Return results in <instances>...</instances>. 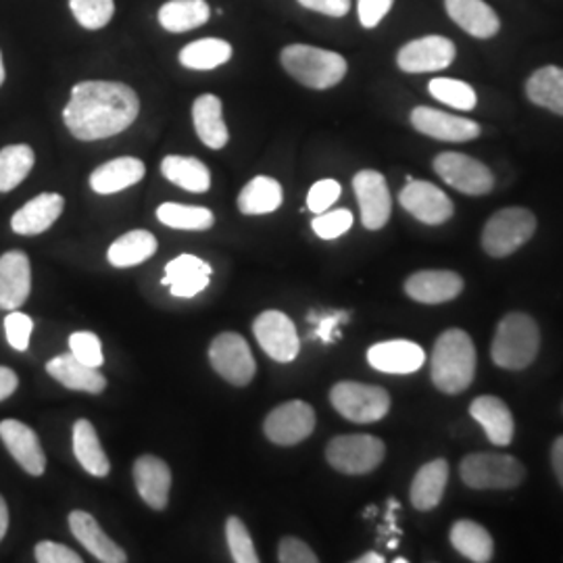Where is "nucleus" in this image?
I'll return each instance as SVG.
<instances>
[{
    "label": "nucleus",
    "instance_id": "bf43d9fd",
    "mask_svg": "<svg viewBox=\"0 0 563 563\" xmlns=\"http://www.w3.org/2000/svg\"><path fill=\"white\" fill-rule=\"evenodd\" d=\"M4 76H7L4 74V60H2V53H0V86L4 84Z\"/></svg>",
    "mask_w": 563,
    "mask_h": 563
},
{
    "label": "nucleus",
    "instance_id": "c756f323",
    "mask_svg": "<svg viewBox=\"0 0 563 563\" xmlns=\"http://www.w3.org/2000/svg\"><path fill=\"white\" fill-rule=\"evenodd\" d=\"M446 483H449V463L444 460L426 463L411 483V493H409L411 504L420 511L434 509L443 499Z\"/></svg>",
    "mask_w": 563,
    "mask_h": 563
},
{
    "label": "nucleus",
    "instance_id": "7c9ffc66",
    "mask_svg": "<svg viewBox=\"0 0 563 563\" xmlns=\"http://www.w3.org/2000/svg\"><path fill=\"white\" fill-rule=\"evenodd\" d=\"M211 18V7L207 0H167L157 13L163 30L172 34L190 32L205 25Z\"/></svg>",
    "mask_w": 563,
    "mask_h": 563
},
{
    "label": "nucleus",
    "instance_id": "ea45409f",
    "mask_svg": "<svg viewBox=\"0 0 563 563\" xmlns=\"http://www.w3.org/2000/svg\"><path fill=\"white\" fill-rule=\"evenodd\" d=\"M157 220L165 223L167 228L195 230V232L209 230L216 222L213 213L207 207H192V205H180V202H163V205H159Z\"/></svg>",
    "mask_w": 563,
    "mask_h": 563
},
{
    "label": "nucleus",
    "instance_id": "473e14b6",
    "mask_svg": "<svg viewBox=\"0 0 563 563\" xmlns=\"http://www.w3.org/2000/svg\"><path fill=\"white\" fill-rule=\"evenodd\" d=\"M74 453L88 474L104 478L111 472V463L99 441L97 428L88 420L74 423Z\"/></svg>",
    "mask_w": 563,
    "mask_h": 563
},
{
    "label": "nucleus",
    "instance_id": "9d476101",
    "mask_svg": "<svg viewBox=\"0 0 563 563\" xmlns=\"http://www.w3.org/2000/svg\"><path fill=\"white\" fill-rule=\"evenodd\" d=\"M209 362L225 383L246 386L255 378L257 365L246 341L236 332H223L209 346Z\"/></svg>",
    "mask_w": 563,
    "mask_h": 563
},
{
    "label": "nucleus",
    "instance_id": "4c0bfd02",
    "mask_svg": "<svg viewBox=\"0 0 563 563\" xmlns=\"http://www.w3.org/2000/svg\"><path fill=\"white\" fill-rule=\"evenodd\" d=\"M178 59L186 69L211 71L232 59V44L222 38H201L186 44Z\"/></svg>",
    "mask_w": 563,
    "mask_h": 563
},
{
    "label": "nucleus",
    "instance_id": "dca6fc26",
    "mask_svg": "<svg viewBox=\"0 0 563 563\" xmlns=\"http://www.w3.org/2000/svg\"><path fill=\"white\" fill-rule=\"evenodd\" d=\"M411 125L434 141L470 142L481 136V125L467 118H457L432 107H416L411 111Z\"/></svg>",
    "mask_w": 563,
    "mask_h": 563
},
{
    "label": "nucleus",
    "instance_id": "13d9d810",
    "mask_svg": "<svg viewBox=\"0 0 563 563\" xmlns=\"http://www.w3.org/2000/svg\"><path fill=\"white\" fill-rule=\"evenodd\" d=\"M357 563H384V558L383 555H378V553H367V555L360 558Z\"/></svg>",
    "mask_w": 563,
    "mask_h": 563
},
{
    "label": "nucleus",
    "instance_id": "9b49d317",
    "mask_svg": "<svg viewBox=\"0 0 563 563\" xmlns=\"http://www.w3.org/2000/svg\"><path fill=\"white\" fill-rule=\"evenodd\" d=\"M316 430V411L309 402L288 401L276 407L263 422L265 437L274 444L292 446L311 437Z\"/></svg>",
    "mask_w": 563,
    "mask_h": 563
},
{
    "label": "nucleus",
    "instance_id": "49530a36",
    "mask_svg": "<svg viewBox=\"0 0 563 563\" xmlns=\"http://www.w3.org/2000/svg\"><path fill=\"white\" fill-rule=\"evenodd\" d=\"M4 332H7V341L15 349V351H27L30 339L34 332V322L30 316L21 313L18 309H13L7 318H4Z\"/></svg>",
    "mask_w": 563,
    "mask_h": 563
},
{
    "label": "nucleus",
    "instance_id": "4be33fe9",
    "mask_svg": "<svg viewBox=\"0 0 563 563\" xmlns=\"http://www.w3.org/2000/svg\"><path fill=\"white\" fill-rule=\"evenodd\" d=\"M444 9L449 18L474 38L486 41L497 36L501 30L499 15L484 0H444Z\"/></svg>",
    "mask_w": 563,
    "mask_h": 563
},
{
    "label": "nucleus",
    "instance_id": "09e8293b",
    "mask_svg": "<svg viewBox=\"0 0 563 563\" xmlns=\"http://www.w3.org/2000/svg\"><path fill=\"white\" fill-rule=\"evenodd\" d=\"M278 560L282 563H318V555L313 553V549L307 543H302L301 539L295 537H286L282 539L278 547Z\"/></svg>",
    "mask_w": 563,
    "mask_h": 563
},
{
    "label": "nucleus",
    "instance_id": "0eeeda50",
    "mask_svg": "<svg viewBox=\"0 0 563 563\" xmlns=\"http://www.w3.org/2000/svg\"><path fill=\"white\" fill-rule=\"evenodd\" d=\"M384 453L383 441L372 434H342L328 444L325 460L342 474L362 476L384 462Z\"/></svg>",
    "mask_w": 563,
    "mask_h": 563
},
{
    "label": "nucleus",
    "instance_id": "f257e3e1",
    "mask_svg": "<svg viewBox=\"0 0 563 563\" xmlns=\"http://www.w3.org/2000/svg\"><path fill=\"white\" fill-rule=\"evenodd\" d=\"M141 113L139 95L121 81L88 80L71 88L63 121L74 139L102 141L128 130Z\"/></svg>",
    "mask_w": 563,
    "mask_h": 563
},
{
    "label": "nucleus",
    "instance_id": "72a5a7b5",
    "mask_svg": "<svg viewBox=\"0 0 563 563\" xmlns=\"http://www.w3.org/2000/svg\"><path fill=\"white\" fill-rule=\"evenodd\" d=\"M451 544L465 560L474 563H488L495 553V543L488 530L478 522L460 520L451 528Z\"/></svg>",
    "mask_w": 563,
    "mask_h": 563
},
{
    "label": "nucleus",
    "instance_id": "4d7b16f0",
    "mask_svg": "<svg viewBox=\"0 0 563 563\" xmlns=\"http://www.w3.org/2000/svg\"><path fill=\"white\" fill-rule=\"evenodd\" d=\"M7 530H9V507H7L2 495H0V541L4 539Z\"/></svg>",
    "mask_w": 563,
    "mask_h": 563
},
{
    "label": "nucleus",
    "instance_id": "412c9836",
    "mask_svg": "<svg viewBox=\"0 0 563 563\" xmlns=\"http://www.w3.org/2000/svg\"><path fill=\"white\" fill-rule=\"evenodd\" d=\"M367 362L383 374H413L426 362V353L416 342H378L367 351Z\"/></svg>",
    "mask_w": 563,
    "mask_h": 563
},
{
    "label": "nucleus",
    "instance_id": "864d4df0",
    "mask_svg": "<svg viewBox=\"0 0 563 563\" xmlns=\"http://www.w3.org/2000/svg\"><path fill=\"white\" fill-rule=\"evenodd\" d=\"M346 320V313H332V316H325L322 320H318V330H316V336L322 339L323 342L334 341V330L336 325Z\"/></svg>",
    "mask_w": 563,
    "mask_h": 563
},
{
    "label": "nucleus",
    "instance_id": "e433bc0d",
    "mask_svg": "<svg viewBox=\"0 0 563 563\" xmlns=\"http://www.w3.org/2000/svg\"><path fill=\"white\" fill-rule=\"evenodd\" d=\"M157 253V239L146 230H132L109 246L107 260L113 267H134Z\"/></svg>",
    "mask_w": 563,
    "mask_h": 563
},
{
    "label": "nucleus",
    "instance_id": "a878e982",
    "mask_svg": "<svg viewBox=\"0 0 563 563\" xmlns=\"http://www.w3.org/2000/svg\"><path fill=\"white\" fill-rule=\"evenodd\" d=\"M46 372H48V376H53L57 383L63 384L69 390L101 395L107 386V380L99 372V367L81 363L74 353L51 360L46 363Z\"/></svg>",
    "mask_w": 563,
    "mask_h": 563
},
{
    "label": "nucleus",
    "instance_id": "39448f33",
    "mask_svg": "<svg viewBox=\"0 0 563 563\" xmlns=\"http://www.w3.org/2000/svg\"><path fill=\"white\" fill-rule=\"evenodd\" d=\"M537 232V218L522 207L497 211L483 232V249L490 257H507L530 241Z\"/></svg>",
    "mask_w": 563,
    "mask_h": 563
},
{
    "label": "nucleus",
    "instance_id": "423d86ee",
    "mask_svg": "<svg viewBox=\"0 0 563 563\" xmlns=\"http://www.w3.org/2000/svg\"><path fill=\"white\" fill-rule=\"evenodd\" d=\"M463 483L470 488H516L523 483L526 470L511 455L501 453H472L460 465Z\"/></svg>",
    "mask_w": 563,
    "mask_h": 563
},
{
    "label": "nucleus",
    "instance_id": "6ab92c4d",
    "mask_svg": "<svg viewBox=\"0 0 563 563\" xmlns=\"http://www.w3.org/2000/svg\"><path fill=\"white\" fill-rule=\"evenodd\" d=\"M32 290V267L25 253L9 251L0 257V309L13 311L27 301Z\"/></svg>",
    "mask_w": 563,
    "mask_h": 563
},
{
    "label": "nucleus",
    "instance_id": "6e6552de",
    "mask_svg": "<svg viewBox=\"0 0 563 563\" xmlns=\"http://www.w3.org/2000/svg\"><path fill=\"white\" fill-rule=\"evenodd\" d=\"M330 402L342 418L355 423L378 422L390 409V397L384 388L362 383L334 384Z\"/></svg>",
    "mask_w": 563,
    "mask_h": 563
},
{
    "label": "nucleus",
    "instance_id": "a19ab883",
    "mask_svg": "<svg viewBox=\"0 0 563 563\" xmlns=\"http://www.w3.org/2000/svg\"><path fill=\"white\" fill-rule=\"evenodd\" d=\"M428 92L437 101L460 111H472L478 102L476 90L467 81L453 80V78H434L428 84Z\"/></svg>",
    "mask_w": 563,
    "mask_h": 563
},
{
    "label": "nucleus",
    "instance_id": "f8f14e48",
    "mask_svg": "<svg viewBox=\"0 0 563 563\" xmlns=\"http://www.w3.org/2000/svg\"><path fill=\"white\" fill-rule=\"evenodd\" d=\"M255 339L260 342L263 351L280 363H290L297 360L301 341L297 334L295 323L290 322L288 316L282 311L269 309L263 311L262 316L253 323Z\"/></svg>",
    "mask_w": 563,
    "mask_h": 563
},
{
    "label": "nucleus",
    "instance_id": "2eb2a0df",
    "mask_svg": "<svg viewBox=\"0 0 563 563\" xmlns=\"http://www.w3.org/2000/svg\"><path fill=\"white\" fill-rule=\"evenodd\" d=\"M355 197L362 209V222L367 230H380L390 220L393 199L380 172L363 169L353 178Z\"/></svg>",
    "mask_w": 563,
    "mask_h": 563
},
{
    "label": "nucleus",
    "instance_id": "f704fd0d",
    "mask_svg": "<svg viewBox=\"0 0 563 563\" xmlns=\"http://www.w3.org/2000/svg\"><path fill=\"white\" fill-rule=\"evenodd\" d=\"M282 199L280 181L269 176H257L242 188L239 209L242 216H267L280 209Z\"/></svg>",
    "mask_w": 563,
    "mask_h": 563
},
{
    "label": "nucleus",
    "instance_id": "6e6d98bb",
    "mask_svg": "<svg viewBox=\"0 0 563 563\" xmlns=\"http://www.w3.org/2000/svg\"><path fill=\"white\" fill-rule=\"evenodd\" d=\"M551 463H553V472H555V476H558V481H560L563 488V437H560V439L553 443V449H551Z\"/></svg>",
    "mask_w": 563,
    "mask_h": 563
},
{
    "label": "nucleus",
    "instance_id": "c9c22d12",
    "mask_svg": "<svg viewBox=\"0 0 563 563\" xmlns=\"http://www.w3.org/2000/svg\"><path fill=\"white\" fill-rule=\"evenodd\" d=\"M163 176L172 184L180 186L188 192H207L211 188V172L197 157H180L169 155L162 163Z\"/></svg>",
    "mask_w": 563,
    "mask_h": 563
},
{
    "label": "nucleus",
    "instance_id": "f03ea898",
    "mask_svg": "<svg viewBox=\"0 0 563 563\" xmlns=\"http://www.w3.org/2000/svg\"><path fill=\"white\" fill-rule=\"evenodd\" d=\"M432 383L446 395L463 393L476 376V349L467 332L460 328L446 330L432 351Z\"/></svg>",
    "mask_w": 563,
    "mask_h": 563
},
{
    "label": "nucleus",
    "instance_id": "37998d69",
    "mask_svg": "<svg viewBox=\"0 0 563 563\" xmlns=\"http://www.w3.org/2000/svg\"><path fill=\"white\" fill-rule=\"evenodd\" d=\"M225 539H228V547H230V555L236 563H257L260 555L255 551L253 539L249 534V528L242 523L239 518H230L225 522Z\"/></svg>",
    "mask_w": 563,
    "mask_h": 563
},
{
    "label": "nucleus",
    "instance_id": "a211bd4d",
    "mask_svg": "<svg viewBox=\"0 0 563 563\" xmlns=\"http://www.w3.org/2000/svg\"><path fill=\"white\" fill-rule=\"evenodd\" d=\"M0 439L13 460L20 463L21 467L32 474V476H42L46 470V455L42 451L41 441L36 432L20 422V420H2L0 422Z\"/></svg>",
    "mask_w": 563,
    "mask_h": 563
},
{
    "label": "nucleus",
    "instance_id": "79ce46f5",
    "mask_svg": "<svg viewBox=\"0 0 563 563\" xmlns=\"http://www.w3.org/2000/svg\"><path fill=\"white\" fill-rule=\"evenodd\" d=\"M76 21L86 30H102L115 15V0H69Z\"/></svg>",
    "mask_w": 563,
    "mask_h": 563
},
{
    "label": "nucleus",
    "instance_id": "20e7f679",
    "mask_svg": "<svg viewBox=\"0 0 563 563\" xmlns=\"http://www.w3.org/2000/svg\"><path fill=\"white\" fill-rule=\"evenodd\" d=\"M541 332L537 322L526 313H509L497 325L490 357L495 365L518 372L537 360Z\"/></svg>",
    "mask_w": 563,
    "mask_h": 563
},
{
    "label": "nucleus",
    "instance_id": "c85d7f7f",
    "mask_svg": "<svg viewBox=\"0 0 563 563\" xmlns=\"http://www.w3.org/2000/svg\"><path fill=\"white\" fill-rule=\"evenodd\" d=\"M192 121H195V130L205 146L220 151L230 141V132L223 121V107L220 97L201 95L192 104Z\"/></svg>",
    "mask_w": 563,
    "mask_h": 563
},
{
    "label": "nucleus",
    "instance_id": "393cba45",
    "mask_svg": "<svg viewBox=\"0 0 563 563\" xmlns=\"http://www.w3.org/2000/svg\"><path fill=\"white\" fill-rule=\"evenodd\" d=\"M69 530L80 541L81 547L95 555L102 563H125L128 555L120 544L113 543L99 522L86 511H71L69 514Z\"/></svg>",
    "mask_w": 563,
    "mask_h": 563
},
{
    "label": "nucleus",
    "instance_id": "a18cd8bd",
    "mask_svg": "<svg viewBox=\"0 0 563 563\" xmlns=\"http://www.w3.org/2000/svg\"><path fill=\"white\" fill-rule=\"evenodd\" d=\"M69 349L71 353L86 365H92V367H101L104 362V355H102V344L99 341L97 334L92 332H74L69 336Z\"/></svg>",
    "mask_w": 563,
    "mask_h": 563
},
{
    "label": "nucleus",
    "instance_id": "cd10ccee",
    "mask_svg": "<svg viewBox=\"0 0 563 563\" xmlns=\"http://www.w3.org/2000/svg\"><path fill=\"white\" fill-rule=\"evenodd\" d=\"M146 167L136 157H118L113 162L102 163L90 176V188L99 195H115L144 178Z\"/></svg>",
    "mask_w": 563,
    "mask_h": 563
},
{
    "label": "nucleus",
    "instance_id": "5fc2aeb1",
    "mask_svg": "<svg viewBox=\"0 0 563 563\" xmlns=\"http://www.w3.org/2000/svg\"><path fill=\"white\" fill-rule=\"evenodd\" d=\"M18 384H20L18 374L13 369L0 365V401L9 399L18 390Z\"/></svg>",
    "mask_w": 563,
    "mask_h": 563
},
{
    "label": "nucleus",
    "instance_id": "5701e85b",
    "mask_svg": "<svg viewBox=\"0 0 563 563\" xmlns=\"http://www.w3.org/2000/svg\"><path fill=\"white\" fill-rule=\"evenodd\" d=\"M134 483L144 504L153 509H165L169 501L172 472L167 463L155 455H142L134 462Z\"/></svg>",
    "mask_w": 563,
    "mask_h": 563
},
{
    "label": "nucleus",
    "instance_id": "bb28decb",
    "mask_svg": "<svg viewBox=\"0 0 563 563\" xmlns=\"http://www.w3.org/2000/svg\"><path fill=\"white\" fill-rule=\"evenodd\" d=\"M470 413L476 422L483 426L490 443L497 444V446H507L514 441V432H516L514 416L501 399L490 397V395L478 397L470 405Z\"/></svg>",
    "mask_w": 563,
    "mask_h": 563
},
{
    "label": "nucleus",
    "instance_id": "8fccbe9b",
    "mask_svg": "<svg viewBox=\"0 0 563 563\" xmlns=\"http://www.w3.org/2000/svg\"><path fill=\"white\" fill-rule=\"evenodd\" d=\"M393 4H395V0H357L360 23L367 30H374L388 15Z\"/></svg>",
    "mask_w": 563,
    "mask_h": 563
},
{
    "label": "nucleus",
    "instance_id": "603ef678",
    "mask_svg": "<svg viewBox=\"0 0 563 563\" xmlns=\"http://www.w3.org/2000/svg\"><path fill=\"white\" fill-rule=\"evenodd\" d=\"M301 7L328 18H344L351 11V0H297Z\"/></svg>",
    "mask_w": 563,
    "mask_h": 563
},
{
    "label": "nucleus",
    "instance_id": "aec40b11",
    "mask_svg": "<svg viewBox=\"0 0 563 563\" xmlns=\"http://www.w3.org/2000/svg\"><path fill=\"white\" fill-rule=\"evenodd\" d=\"M211 280V265L197 255L184 253L174 262L167 263L162 284L169 286L172 295L178 299H192L202 292Z\"/></svg>",
    "mask_w": 563,
    "mask_h": 563
},
{
    "label": "nucleus",
    "instance_id": "4468645a",
    "mask_svg": "<svg viewBox=\"0 0 563 563\" xmlns=\"http://www.w3.org/2000/svg\"><path fill=\"white\" fill-rule=\"evenodd\" d=\"M401 207L416 220L428 225H439L453 218V201L430 181L409 180L399 195Z\"/></svg>",
    "mask_w": 563,
    "mask_h": 563
},
{
    "label": "nucleus",
    "instance_id": "c03bdc74",
    "mask_svg": "<svg viewBox=\"0 0 563 563\" xmlns=\"http://www.w3.org/2000/svg\"><path fill=\"white\" fill-rule=\"evenodd\" d=\"M353 225V213L349 209H336V211H323L313 222L311 228L313 232L323 239V241H334L349 232Z\"/></svg>",
    "mask_w": 563,
    "mask_h": 563
},
{
    "label": "nucleus",
    "instance_id": "ddd939ff",
    "mask_svg": "<svg viewBox=\"0 0 563 563\" xmlns=\"http://www.w3.org/2000/svg\"><path fill=\"white\" fill-rule=\"evenodd\" d=\"M457 55L453 41L444 36H423L407 42L397 53V65L405 74H428L449 67Z\"/></svg>",
    "mask_w": 563,
    "mask_h": 563
},
{
    "label": "nucleus",
    "instance_id": "3c124183",
    "mask_svg": "<svg viewBox=\"0 0 563 563\" xmlns=\"http://www.w3.org/2000/svg\"><path fill=\"white\" fill-rule=\"evenodd\" d=\"M36 562L41 563H81V558L65 544L42 541L36 544Z\"/></svg>",
    "mask_w": 563,
    "mask_h": 563
},
{
    "label": "nucleus",
    "instance_id": "f3484780",
    "mask_svg": "<svg viewBox=\"0 0 563 563\" xmlns=\"http://www.w3.org/2000/svg\"><path fill=\"white\" fill-rule=\"evenodd\" d=\"M409 299L423 305H439L457 299L463 292V278L449 269H423L405 282Z\"/></svg>",
    "mask_w": 563,
    "mask_h": 563
},
{
    "label": "nucleus",
    "instance_id": "7ed1b4c3",
    "mask_svg": "<svg viewBox=\"0 0 563 563\" xmlns=\"http://www.w3.org/2000/svg\"><path fill=\"white\" fill-rule=\"evenodd\" d=\"M282 67L295 80L313 88L328 90L341 84L346 76V59L328 48L311 46V44H288L280 53Z\"/></svg>",
    "mask_w": 563,
    "mask_h": 563
},
{
    "label": "nucleus",
    "instance_id": "de8ad7c7",
    "mask_svg": "<svg viewBox=\"0 0 563 563\" xmlns=\"http://www.w3.org/2000/svg\"><path fill=\"white\" fill-rule=\"evenodd\" d=\"M341 184L336 180L316 181L307 195V207L311 213L320 216L323 211H328L334 202L341 197Z\"/></svg>",
    "mask_w": 563,
    "mask_h": 563
},
{
    "label": "nucleus",
    "instance_id": "58836bf2",
    "mask_svg": "<svg viewBox=\"0 0 563 563\" xmlns=\"http://www.w3.org/2000/svg\"><path fill=\"white\" fill-rule=\"evenodd\" d=\"M36 163V155L27 144H11L0 151V192H11L25 180Z\"/></svg>",
    "mask_w": 563,
    "mask_h": 563
},
{
    "label": "nucleus",
    "instance_id": "2f4dec72",
    "mask_svg": "<svg viewBox=\"0 0 563 563\" xmlns=\"http://www.w3.org/2000/svg\"><path fill=\"white\" fill-rule=\"evenodd\" d=\"M526 97L537 107L563 115V67L544 65L526 81Z\"/></svg>",
    "mask_w": 563,
    "mask_h": 563
},
{
    "label": "nucleus",
    "instance_id": "1a4fd4ad",
    "mask_svg": "<svg viewBox=\"0 0 563 563\" xmlns=\"http://www.w3.org/2000/svg\"><path fill=\"white\" fill-rule=\"evenodd\" d=\"M434 172L444 184L470 197H483L495 188L493 172L463 153H441L434 159Z\"/></svg>",
    "mask_w": 563,
    "mask_h": 563
},
{
    "label": "nucleus",
    "instance_id": "b1692460",
    "mask_svg": "<svg viewBox=\"0 0 563 563\" xmlns=\"http://www.w3.org/2000/svg\"><path fill=\"white\" fill-rule=\"evenodd\" d=\"M65 199L57 192H44L25 202L20 211L11 218V228L21 236H36L46 232L57 222L63 213Z\"/></svg>",
    "mask_w": 563,
    "mask_h": 563
}]
</instances>
